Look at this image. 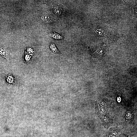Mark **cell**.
<instances>
[{"instance_id": "17", "label": "cell", "mask_w": 137, "mask_h": 137, "mask_svg": "<svg viewBox=\"0 0 137 137\" xmlns=\"http://www.w3.org/2000/svg\"><path fill=\"white\" fill-rule=\"evenodd\" d=\"M34 52L33 49L30 47H28L27 48L26 50V53L28 54L31 55L33 54Z\"/></svg>"}, {"instance_id": "11", "label": "cell", "mask_w": 137, "mask_h": 137, "mask_svg": "<svg viewBox=\"0 0 137 137\" xmlns=\"http://www.w3.org/2000/svg\"><path fill=\"white\" fill-rule=\"evenodd\" d=\"M0 55L8 59L10 56L9 53L4 49L0 48Z\"/></svg>"}, {"instance_id": "13", "label": "cell", "mask_w": 137, "mask_h": 137, "mask_svg": "<svg viewBox=\"0 0 137 137\" xmlns=\"http://www.w3.org/2000/svg\"><path fill=\"white\" fill-rule=\"evenodd\" d=\"M53 11L56 15H60L61 14L62 10L60 6L58 5H56L54 6Z\"/></svg>"}, {"instance_id": "14", "label": "cell", "mask_w": 137, "mask_h": 137, "mask_svg": "<svg viewBox=\"0 0 137 137\" xmlns=\"http://www.w3.org/2000/svg\"><path fill=\"white\" fill-rule=\"evenodd\" d=\"M41 19L45 23H50L52 21V19L50 17L46 15L42 16Z\"/></svg>"}, {"instance_id": "6", "label": "cell", "mask_w": 137, "mask_h": 137, "mask_svg": "<svg viewBox=\"0 0 137 137\" xmlns=\"http://www.w3.org/2000/svg\"><path fill=\"white\" fill-rule=\"evenodd\" d=\"M124 119L126 123L132 124L134 123L135 115L134 111L131 110L127 109L125 113Z\"/></svg>"}, {"instance_id": "4", "label": "cell", "mask_w": 137, "mask_h": 137, "mask_svg": "<svg viewBox=\"0 0 137 137\" xmlns=\"http://www.w3.org/2000/svg\"><path fill=\"white\" fill-rule=\"evenodd\" d=\"M99 118L101 120L103 126L106 129L112 125L113 123L114 117L110 115L109 111L104 116Z\"/></svg>"}, {"instance_id": "10", "label": "cell", "mask_w": 137, "mask_h": 137, "mask_svg": "<svg viewBox=\"0 0 137 137\" xmlns=\"http://www.w3.org/2000/svg\"><path fill=\"white\" fill-rule=\"evenodd\" d=\"M50 47L51 51L55 54H61V53L56 47L55 44L51 43L50 45Z\"/></svg>"}, {"instance_id": "7", "label": "cell", "mask_w": 137, "mask_h": 137, "mask_svg": "<svg viewBox=\"0 0 137 137\" xmlns=\"http://www.w3.org/2000/svg\"><path fill=\"white\" fill-rule=\"evenodd\" d=\"M121 131L118 126L111 127L106 133V137H117Z\"/></svg>"}, {"instance_id": "2", "label": "cell", "mask_w": 137, "mask_h": 137, "mask_svg": "<svg viewBox=\"0 0 137 137\" xmlns=\"http://www.w3.org/2000/svg\"><path fill=\"white\" fill-rule=\"evenodd\" d=\"M114 99L118 106H126V99L124 91L120 87L116 88L114 93Z\"/></svg>"}, {"instance_id": "5", "label": "cell", "mask_w": 137, "mask_h": 137, "mask_svg": "<svg viewBox=\"0 0 137 137\" xmlns=\"http://www.w3.org/2000/svg\"><path fill=\"white\" fill-rule=\"evenodd\" d=\"M96 102L102 108L108 110L110 108L112 104L115 102L113 100L106 98H99L97 99Z\"/></svg>"}, {"instance_id": "3", "label": "cell", "mask_w": 137, "mask_h": 137, "mask_svg": "<svg viewBox=\"0 0 137 137\" xmlns=\"http://www.w3.org/2000/svg\"><path fill=\"white\" fill-rule=\"evenodd\" d=\"M106 46L104 43H102L94 47L90 48L89 53L91 57L97 58L103 56L106 52Z\"/></svg>"}, {"instance_id": "12", "label": "cell", "mask_w": 137, "mask_h": 137, "mask_svg": "<svg viewBox=\"0 0 137 137\" xmlns=\"http://www.w3.org/2000/svg\"><path fill=\"white\" fill-rule=\"evenodd\" d=\"M50 34L51 37L57 39L62 40L64 39L62 35L55 32H52Z\"/></svg>"}, {"instance_id": "8", "label": "cell", "mask_w": 137, "mask_h": 137, "mask_svg": "<svg viewBox=\"0 0 137 137\" xmlns=\"http://www.w3.org/2000/svg\"><path fill=\"white\" fill-rule=\"evenodd\" d=\"M96 115L99 117L104 116L109 110L102 108L96 101L95 103Z\"/></svg>"}, {"instance_id": "15", "label": "cell", "mask_w": 137, "mask_h": 137, "mask_svg": "<svg viewBox=\"0 0 137 137\" xmlns=\"http://www.w3.org/2000/svg\"><path fill=\"white\" fill-rule=\"evenodd\" d=\"M131 14L132 16L137 18V6H132L131 7Z\"/></svg>"}, {"instance_id": "1", "label": "cell", "mask_w": 137, "mask_h": 137, "mask_svg": "<svg viewBox=\"0 0 137 137\" xmlns=\"http://www.w3.org/2000/svg\"><path fill=\"white\" fill-rule=\"evenodd\" d=\"M93 32L94 34L97 37H106L110 39L114 40L111 28L101 23H97L94 25Z\"/></svg>"}, {"instance_id": "9", "label": "cell", "mask_w": 137, "mask_h": 137, "mask_svg": "<svg viewBox=\"0 0 137 137\" xmlns=\"http://www.w3.org/2000/svg\"><path fill=\"white\" fill-rule=\"evenodd\" d=\"M7 82L10 85L15 84L16 83V80L15 77L11 74L8 75L6 77Z\"/></svg>"}, {"instance_id": "18", "label": "cell", "mask_w": 137, "mask_h": 137, "mask_svg": "<svg viewBox=\"0 0 137 137\" xmlns=\"http://www.w3.org/2000/svg\"><path fill=\"white\" fill-rule=\"evenodd\" d=\"M119 137H129L128 135H127L124 133L121 134H119Z\"/></svg>"}, {"instance_id": "16", "label": "cell", "mask_w": 137, "mask_h": 137, "mask_svg": "<svg viewBox=\"0 0 137 137\" xmlns=\"http://www.w3.org/2000/svg\"><path fill=\"white\" fill-rule=\"evenodd\" d=\"M31 56L29 54H26L24 56L23 60L26 63H29L31 60Z\"/></svg>"}]
</instances>
